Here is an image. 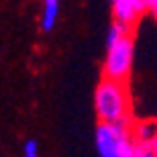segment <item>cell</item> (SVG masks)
<instances>
[{"label":"cell","mask_w":157,"mask_h":157,"mask_svg":"<svg viewBox=\"0 0 157 157\" xmlns=\"http://www.w3.org/2000/svg\"><path fill=\"white\" fill-rule=\"evenodd\" d=\"M135 143H153L157 135V118H143V121H133L131 124Z\"/></svg>","instance_id":"obj_5"},{"label":"cell","mask_w":157,"mask_h":157,"mask_svg":"<svg viewBox=\"0 0 157 157\" xmlns=\"http://www.w3.org/2000/svg\"><path fill=\"white\" fill-rule=\"evenodd\" d=\"M131 31H133V27H128V25H122V23H118V21H114V23H112V27L108 29L106 45H108V43H112V41H117L118 37H122V35H127V33H131Z\"/></svg>","instance_id":"obj_7"},{"label":"cell","mask_w":157,"mask_h":157,"mask_svg":"<svg viewBox=\"0 0 157 157\" xmlns=\"http://www.w3.org/2000/svg\"><path fill=\"white\" fill-rule=\"evenodd\" d=\"M137 2H139L141 10H143V12H147V8H149V2H151V0H137Z\"/></svg>","instance_id":"obj_10"},{"label":"cell","mask_w":157,"mask_h":157,"mask_svg":"<svg viewBox=\"0 0 157 157\" xmlns=\"http://www.w3.org/2000/svg\"><path fill=\"white\" fill-rule=\"evenodd\" d=\"M59 17V0H43V6H41V21L39 27L43 33H49L53 31L55 23H57Z\"/></svg>","instance_id":"obj_6"},{"label":"cell","mask_w":157,"mask_h":157,"mask_svg":"<svg viewBox=\"0 0 157 157\" xmlns=\"http://www.w3.org/2000/svg\"><path fill=\"white\" fill-rule=\"evenodd\" d=\"M131 122H98L96 151L102 157H135Z\"/></svg>","instance_id":"obj_2"},{"label":"cell","mask_w":157,"mask_h":157,"mask_svg":"<svg viewBox=\"0 0 157 157\" xmlns=\"http://www.w3.org/2000/svg\"><path fill=\"white\" fill-rule=\"evenodd\" d=\"M153 151H155V157H157V135H155V139H153Z\"/></svg>","instance_id":"obj_11"},{"label":"cell","mask_w":157,"mask_h":157,"mask_svg":"<svg viewBox=\"0 0 157 157\" xmlns=\"http://www.w3.org/2000/svg\"><path fill=\"white\" fill-rule=\"evenodd\" d=\"M112 14H114V21L128 25V27H135L137 21L145 12L141 10L137 0H112Z\"/></svg>","instance_id":"obj_4"},{"label":"cell","mask_w":157,"mask_h":157,"mask_svg":"<svg viewBox=\"0 0 157 157\" xmlns=\"http://www.w3.org/2000/svg\"><path fill=\"white\" fill-rule=\"evenodd\" d=\"M23 153L27 157H35L37 153H39V147H37V141H27V143H25V149H23Z\"/></svg>","instance_id":"obj_8"},{"label":"cell","mask_w":157,"mask_h":157,"mask_svg":"<svg viewBox=\"0 0 157 157\" xmlns=\"http://www.w3.org/2000/svg\"><path fill=\"white\" fill-rule=\"evenodd\" d=\"M133 59H135V43L133 35L118 37L117 41H112L106 45V57L104 65H102V76L112 78V80L127 82L131 71H133Z\"/></svg>","instance_id":"obj_3"},{"label":"cell","mask_w":157,"mask_h":157,"mask_svg":"<svg viewBox=\"0 0 157 157\" xmlns=\"http://www.w3.org/2000/svg\"><path fill=\"white\" fill-rule=\"evenodd\" d=\"M94 110L100 122H131L133 104L127 82L104 78L98 82L94 92Z\"/></svg>","instance_id":"obj_1"},{"label":"cell","mask_w":157,"mask_h":157,"mask_svg":"<svg viewBox=\"0 0 157 157\" xmlns=\"http://www.w3.org/2000/svg\"><path fill=\"white\" fill-rule=\"evenodd\" d=\"M110 2H112V0H110Z\"/></svg>","instance_id":"obj_12"},{"label":"cell","mask_w":157,"mask_h":157,"mask_svg":"<svg viewBox=\"0 0 157 157\" xmlns=\"http://www.w3.org/2000/svg\"><path fill=\"white\" fill-rule=\"evenodd\" d=\"M147 12H151V17L157 21V0H151V2H149V8H147Z\"/></svg>","instance_id":"obj_9"}]
</instances>
